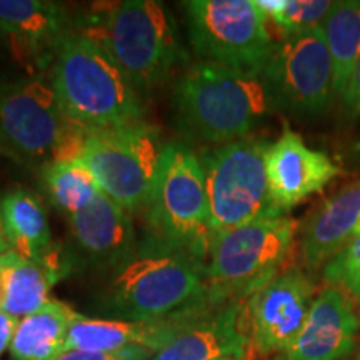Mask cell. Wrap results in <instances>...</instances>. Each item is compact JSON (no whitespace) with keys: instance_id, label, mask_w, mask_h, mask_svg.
<instances>
[{"instance_id":"obj_6","label":"cell","mask_w":360,"mask_h":360,"mask_svg":"<svg viewBox=\"0 0 360 360\" xmlns=\"http://www.w3.org/2000/svg\"><path fill=\"white\" fill-rule=\"evenodd\" d=\"M87 139L65 115L52 84L40 77L0 87V150L25 165L79 160Z\"/></svg>"},{"instance_id":"obj_1","label":"cell","mask_w":360,"mask_h":360,"mask_svg":"<svg viewBox=\"0 0 360 360\" xmlns=\"http://www.w3.org/2000/svg\"><path fill=\"white\" fill-rule=\"evenodd\" d=\"M209 299L205 264L187 252L146 240L112 269L103 307L134 323H155Z\"/></svg>"},{"instance_id":"obj_16","label":"cell","mask_w":360,"mask_h":360,"mask_svg":"<svg viewBox=\"0 0 360 360\" xmlns=\"http://www.w3.org/2000/svg\"><path fill=\"white\" fill-rule=\"evenodd\" d=\"M69 222L77 254L89 264L115 269L137 250L130 214L102 192Z\"/></svg>"},{"instance_id":"obj_18","label":"cell","mask_w":360,"mask_h":360,"mask_svg":"<svg viewBox=\"0 0 360 360\" xmlns=\"http://www.w3.org/2000/svg\"><path fill=\"white\" fill-rule=\"evenodd\" d=\"M69 260L53 250L34 262L17 252L0 255V312L24 319L49 302L53 283L69 272Z\"/></svg>"},{"instance_id":"obj_2","label":"cell","mask_w":360,"mask_h":360,"mask_svg":"<svg viewBox=\"0 0 360 360\" xmlns=\"http://www.w3.org/2000/svg\"><path fill=\"white\" fill-rule=\"evenodd\" d=\"M51 84L65 115L80 129L142 122L141 98L109 52L84 34H69L52 62Z\"/></svg>"},{"instance_id":"obj_7","label":"cell","mask_w":360,"mask_h":360,"mask_svg":"<svg viewBox=\"0 0 360 360\" xmlns=\"http://www.w3.org/2000/svg\"><path fill=\"white\" fill-rule=\"evenodd\" d=\"M297 227L287 215H267L215 236L205 264L209 299L244 300L272 281L289 259Z\"/></svg>"},{"instance_id":"obj_26","label":"cell","mask_w":360,"mask_h":360,"mask_svg":"<svg viewBox=\"0 0 360 360\" xmlns=\"http://www.w3.org/2000/svg\"><path fill=\"white\" fill-rule=\"evenodd\" d=\"M327 282L360 297V236H354L337 254L328 260L323 270Z\"/></svg>"},{"instance_id":"obj_27","label":"cell","mask_w":360,"mask_h":360,"mask_svg":"<svg viewBox=\"0 0 360 360\" xmlns=\"http://www.w3.org/2000/svg\"><path fill=\"white\" fill-rule=\"evenodd\" d=\"M342 101H344V105L347 107L350 114L360 115V58L352 72L347 89L342 94Z\"/></svg>"},{"instance_id":"obj_14","label":"cell","mask_w":360,"mask_h":360,"mask_svg":"<svg viewBox=\"0 0 360 360\" xmlns=\"http://www.w3.org/2000/svg\"><path fill=\"white\" fill-rule=\"evenodd\" d=\"M265 172L270 204L278 214H285L321 192L342 170L327 154L309 148L299 134L285 127L267 148Z\"/></svg>"},{"instance_id":"obj_20","label":"cell","mask_w":360,"mask_h":360,"mask_svg":"<svg viewBox=\"0 0 360 360\" xmlns=\"http://www.w3.org/2000/svg\"><path fill=\"white\" fill-rule=\"evenodd\" d=\"M80 314L64 302L49 300L17 322L11 342L13 360H57L65 352L69 330Z\"/></svg>"},{"instance_id":"obj_15","label":"cell","mask_w":360,"mask_h":360,"mask_svg":"<svg viewBox=\"0 0 360 360\" xmlns=\"http://www.w3.org/2000/svg\"><path fill=\"white\" fill-rule=\"evenodd\" d=\"M70 34L65 8L47 0H0V39L22 64L44 69Z\"/></svg>"},{"instance_id":"obj_10","label":"cell","mask_w":360,"mask_h":360,"mask_svg":"<svg viewBox=\"0 0 360 360\" xmlns=\"http://www.w3.org/2000/svg\"><path fill=\"white\" fill-rule=\"evenodd\" d=\"M188 37L205 60L259 75L276 42L255 0H191L184 4Z\"/></svg>"},{"instance_id":"obj_22","label":"cell","mask_w":360,"mask_h":360,"mask_svg":"<svg viewBox=\"0 0 360 360\" xmlns=\"http://www.w3.org/2000/svg\"><path fill=\"white\" fill-rule=\"evenodd\" d=\"M323 34L334 60L335 94L345 92L360 58V2H335L322 22Z\"/></svg>"},{"instance_id":"obj_30","label":"cell","mask_w":360,"mask_h":360,"mask_svg":"<svg viewBox=\"0 0 360 360\" xmlns=\"http://www.w3.org/2000/svg\"><path fill=\"white\" fill-rule=\"evenodd\" d=\"M354 236H360V222H359L357 227H355V231H354ZM354 236H352V237H354Z\"/></svg>"},{"instance_id":"obj_17","label":"cell","mask_w":360,"mask_h":360,"mask_svg":"<svg viewBox=\"0 0 360 360\" xmlns=\"http://www.w3.org/2000/svg\"><path fill=\"white\" fill-rule=\"evenodd\" d=\"M359 319L339 289H326L314 300L302 330L285 360H340L352 352Z\"/></svg>"},{"instance_id":"obj_31","label":"cell","mask_w":360,"mask_h":360,"mask_svg":"<svg viewBox=\"0 0 360 360\" xmlns=\"http://www.w3.org/2000/svg\"><path fill=\"white\" fill-rule=\"evenodd\" d=\"M355 360H360V352H359V355H357V359H355Z\"/></svg>"},{"instance_id":"obj_11","label":"cell","mask_w":360,"mask_h":360,"mask_svg":"<svg viewBox=\"0 0 360 360\" xmlns=\"http://www.w3.org/2000/svg\"><path fill=\"white\" fill-rule=\"evenodd\" d=\"M259 77L276 109L300 115L326 112L335 97V70L322 25L283 35Z\"/></svg>"},{"instance_id":"obj_19","label":"cell","mask_w":360,"mask_h":360,"mask_svg":"<svg viewBox=\"0 0 360 360\" xmlns=\"http://www.w3.org/2000/svg\"><path fill=\"white\" fill-rule=\"evenodd\" d=\"M360 222V180L342 188L305 220L302 229V257L305 265L319 267L352 238Z\"/></svg>"},{"instance_id":"obj_12","label":"cell","mask_w":360,"mask_h":360,"mask_svg":"<svg viewBox=\"0 0 360 360\" xmlns=\"http://www.w3.org/2000/svg\"><path fill=\"white\" fill-rule=\"evenodd\" d=\"M247 314L242 300L210 299L167 321L143 323L150 360H240L247 349Z\"/></svg>"},{"instance_id":"obj_8","label":"cell","mask_w":360,"mask_h":360,"mask_svg":"<svg viewBox=\"0 0 360 360\" xmlns=\"http://www.w3.org/2000/svg\"><path fill=\"white\" fill-rule=\"evenodd\" d=\"M269 146L265 139L244 137L202 152L214 237L260 217L285 215L270 204L265 172Z\"/></svg>"},{"instance_id":"obj_28","label":"cell","mask_w":360,"mask_h":360,"mask_svg":"<svg viewBox=\"0 0 360 360\" xmlns=\"http://www.w3.org/2000/svg\"><path fill=\"white\" fill-rule=\"evenodd\" d=\"M17 322H19L17 319L0 312V357H2L4 352H6L8 347H11V342H12L13 332H15Z\"/></svg>"},{"instance_id":"obj_24","label":"cell","mask_w":360,"mask_h":360,"mask_svg":"<svg viewBox=\"0 0 360 360\" xmlns=\"http://www.w3.org/2000/svg\"><path fill=\"white\" fill-rule=\"evenodd\" d=\"M44 184L52 204L69 217L85 209L101 193L92 172L80 160L45 165Z\"/></svg>"},{"instance_id":"obj_29","label":"cell","mask_w":360,"mask_h":360,"mask_svg":"<svg viewBox=\"0 0 360 360\" xmlns=\"http://www.w3.org/2000/svg\"><path fill=\"white\" fill-rule=\"evenodd\" d=\"M2 200V199H0ZM12 250L11 240H8L7 231H6V224H4V217H2V205H0V255L7 254V252Z\"/></svg>"},{"instance_id":"obj_5","label":"cell","mask_w":360,"mask_h":360,"mask_svg":"<svg viewBox=\"0 0 360 360\" xmlns=\"http://www.w3.org/2000/svg\"><path fill=\"white\" fill-rule=\"evenodd\" d=\"M147 240L204 262L214 240L200 159L182 142L165 143L146 205Z\"/></svg>"},{"instance_id":"obj_32","label":"cell","mask_w":360,"mask_h":360,"mask_svg":"<svg viewBox=\"0 0 360 360\" xmlns=\"http://www.w3.org/2000/svg\"><path fill=\"white\" fill-rule=\"evenodd\" d=\"M357 300H359V302H360V297H359V299H357Z\"/></svg>"},{"instance_id":"obj_3","label":"cell","mask_w":360,"mask_h":360,"mask_svg":"<svg viewBox=\"0 0 360 360\" xmlns=\"http://www.w3.org/2000/svg\"><path fill=\"white\" fill-rule=\"evenodd\" d=\"M174 103L184 132L215 146L244 139L272 109L259 75L209 60L184 72Z\"/></svg>"},{"instance_id":"obj_9","label":"cell","mask_w":360,"mask_h":360,"mask_svg":"<svg viewBox=\"0 0 360 360\" xmlns=\"http://www.w3.org/2000/svg\"><path fill=\"white\" fill-rule=\"evenodd\" d=\"M165 143L142 122L87 132L79 160L98 188L129 214L146 209Z\"/></svg>"},{"instance_id":"obj_13","label":"cell","mask_w":360,"mask_h":360,"mask_svg":"<svg viewBox=\"0 0 360 360\" xmlns=\"http://www.w3.org/2000/svg\"><path fill=\"white\" fill-rule=\"evenodd\" d=\"M315 285L299 269H287L250 295L252 344L269 355L287 350L302 330L314 304Z\"/></svg>"},{"instance_id":"obj_21","label":"cell","mask_w":360,"mask_h":360,"mask_svg":"<svg viewBox=\"0 0 360 360\" xmlns=\"http://www.w3.org/2000/svg\"><path fill=\"white\" fill-rule=\"evenodd\" d=\"M12 250L27 260L40 262L52 252V236L45 207L25 188L11 191L0 200Z\"/></svg>"},{"instance_id":"obj_23","label":"cell","mask_w":360,"mask_h":360,"mask_svg":"<svg viewBox=\"0 0 360 360\" xmlns=\"http://www.w3.org/2000/svg\"><path fill=\"white\" fill-rule=\"evenodd\" d=\"M134 344L143 345V323L80 317L72 323L65 340L67 350L115 354Z\"/></svg>"},{"instance_id":"obj_25","label":"cell","mask_w":360,"mask_h":360,"mask_svg":"<svg viewBox=\"0 0 360 360\" xmlns=\"http://www.w3.org/2000/svg\"><path fill=\"white\" fill-rule=\"evenodd\" d=\"M335 2L328 0H285L282 8L267 17V20L281 27L283 35L321 27Z\"/></svg>"},{"instance_id":"obj_4","label":"cell","mask_w":360,"mask_h":360,"mask_svg":"<svg viewBox=\"0 0 360 360\" xmlns=\"http://www.w3.org/2000/svg\"><path fill=\"white\" fill-rule=\"evenodd\" d=\"M84 35L109 52L135 90H150L164 82L184 57L174 17L154 0L103 6Z\"/></svg>"}]
</instances>
